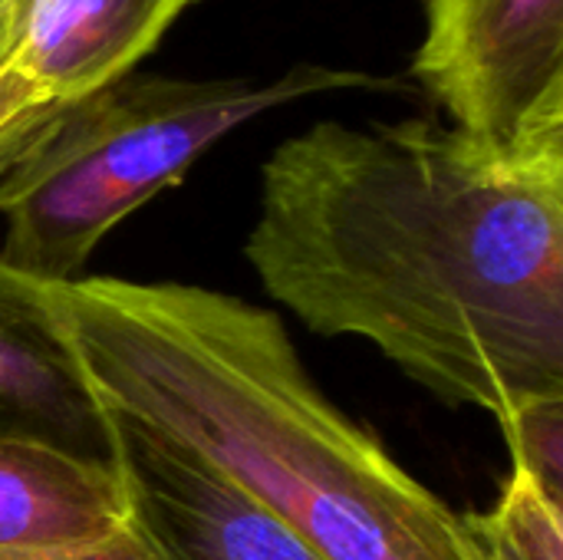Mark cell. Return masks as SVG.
Instances as JSON below:
<instances>
[{
    "mask_svg": "<svg viewBox=\"0 0 563 560\" xmlns=\"http://www.w3.org/2000/svg\"><path fill=\"white\" fill-rule=\"evenodd\" d=\"M0 7H3V0H0Z\"/></svg>",
    "mask_w": 563,
    "mask_h": 560,
    "instance_id": "7c38bea8",
    "label": "cell"
},
{
    "mask_svg": "<svg viewBox=\"0 0 563 560\" xmlns=\"http://www.w3.org/2000/svg\"><path fill=\"white\" fill-rule=\"evenodd\" d=\"M109 419L129 521L162 560H327L188 446L119 413Z\"/></svg>",
    "mask_w": 563,
    "mask_h": 560,
    "instance_id": "5b68a950",
    "label": "cell"
},
{
    "mask_svg": "<svg viewBox=\"0 0 563 560\" xmlns=\"http://www.w3.org/2000/svg\"><path fill=\"white\" fill-rule=\"evenodd\" d=\"M409 76L492 149L563 142V0H422Z\"/></svg>",
    "mask_w": 563,
    "mask_h": 560,
    "instance_id": "277c9868",
    "label": "cell"
},
{
    "mask_svg": "<svg viewBox=\"0 0 563 560\" xmlns=\"http://www.w3.org/2000/svg\"><path fill=\"white\" fill-rule=\"evenodd\" d=\"M125 525L115 469L0 446V548H86Z\"/></svg>",
    "mask_w": 563,
    "mask_h": 560,
    "instance_id": "ba28073f",
    "label": "cell"
},
{
    "mask_svg": "<svg viewBox=\"0 0 563 560\" xmlns=\"http://www.w3.org/2000/svg\"><path fill=\"white\" fill-rule=\"evenodd\" d=\"M511 469L534 482V488L563 508V396H544L518 406L501 419Z\"/></svg>",
    "mask_w": 563,
    "mask_h": 560,
    "instance_id": "30bf717a",
    "label": "cell"
},
{
    "mask_svg": "<svg viewBox=\"0 0 563 560\" xmlns=\"http://www.w3.org/2000/svg\"><path fill=\"white\" fill-rule=\"evenodd\" d=\"M96 399L168 436L327 560H482L468 515L310 380L277 314L195 284H49Z\"/></svg>",
    "mask_w": 563,
    "mask_h": 560,
    "instance_id": "7a4b0ae2",
    "label": "cell"
},
{
    "mask_svg": "<svg viewBox=\"0 0 563 560\" xmlns=\"http://www.w3.org/2000/svg\"><path fill=\"white\" fill-rule=\"evenodd\" d=\"M244 257L307 330L369 340L449 406L501 422L563 396V142L317 122L267 155Z\"/></svg>",
    "mask_w": 563,
    "mask_h": 560,
    "instance_id": "6da1fadb",
    "label": "cell"
},
{
    "mask_svg": "<svg viewBox=\"0 0 563 560\" xmlns=\"http://www.w3.org/2000/svg\"><path fill=\"white\" fill-rule=\"evenodd\" d=\"M482 560H563V508L511 469L498 505L468 515Z\"/></svg>",
    "mask_w": 563,
    "mask_h": 560,
    "instance_id": "9c48e42d",
    "label": "cell"
},
{
    "mask_svg": "<svg viewBox=\"0 0 563 560\" xmlns=\"http://www.w3.org/2000/svg\"><path fill=\"white\" fill-rule=\"evenodd\" d=\"M0 446L112 469V419L40 284L0 254Z\"/></svg>",
    "mask_w": 563,
    "mask_h": 560,
    "instance_id": "8992f818",
    "label": "cell"
},
{
    "mask_svg": "<svg viewBox=\"0 0 563 560\" xmlns=\"http://www.w3.org/2000/svg\"><path fill=\"white\" fill-rule=\"evenodd\" d=\"M343 89H402V83L313 63L271 83L129 73L66 106L0 175V254L40 284H69L115 224L178 185L238 125Z\"/></svg>",
    "mask_w": 563,
    "mask_h": 560,
    "instance_id": "3957f363",
    "label": "cell"
},
{
    "mask_svg": "<svg viewBox=\"0 0 563 560\" xmlns=\"http://www.w3.org/2000/svg\"><path fill=\"white\" fill-rule=\"evenodd\" d=\"M0 560H162L158 551L148 545V538L129 521L122 531L99 545L86 548H46V551H26V548H0Z\"/></svg>",
    "mask_w": 563,
    "mask_h": 560,
    "instance_id": "8fae6325",
    "label": "cell"
},
{
    "mask_svg": "<svg viewBox=\"0 0 563 560\" xmlns=\"http://www.w3.org/2000/svg\"><path fill=\"white\" fill-rule=\"evenodd\" d=\"M191 0H3L0 69L73 106L158 46Z\"/></svg>",
    "mask_w": 563,
    "mask_h": 560,
    "instance_id": "52a82bcc",
    "label": "cell"
}]
</instances>
